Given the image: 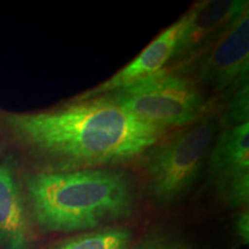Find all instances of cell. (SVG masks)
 Masks as SVG:
<instances>
[{
    "label": "cell",
    "instance_id": "8",
    "mask_svg": "<svg viewBox=\"0 0 249 249\" xmlns=\"http://www.w3.org/2000/svg\"><path fill=\"white\" fill-rule=\"evenodd\" d=\"M247 8L248 1L244 0H208L195 4L186 13V27L173 60L197 55Z\"/></svg>",
    "mask_w": 249,
    "mask_h": 249
},
{
    "label": "cell",
    "instance_id": "12",
    "mask_svg": "<svg viewBox=\"0 0 249 249\" xmlns=\"http://www.w3.org/2000/svg\"><path fill=\"white\" fill-rule=\"evenodd\" d=\"M132 249H191L182 241L169 235L154 234L141 240Z\"/></svg>",
    "mask_w": 249,
    "mask_h": 249
},
{
    "label": "cell",
    "instance_id": "2",
    "mask_svg": "<svg viewBox=\"0 0 249 249\" xmlns=\"http://www.w3.org/2000/svg\"><path fill=\"white\" fill-rule=\"evenodd\" d=\"M37 223L51 232H79L133 214L135 189L123 170L97 167L38 172L26 178Z\"/></svg>",
    "mask_w": 249,
    "mask_h": 249
},
{
    "label": "cell",
    "instance_id": "6",
    "mask_svg": "<svg viewBox=\"0 0 249 249\" xmlns=\"http://www.w3.org/2000/svg\"><path fill=\"white\" fill-rule=\"evenodd\" d=\"M218 194L232 209L249 200V121L223 129L214 139L207 160Z\"/></svg>",
    "mask_w": 249,
    "mask_h": 249
},
{
    "label": "cell",
    "instance_id": "9",
    "mask_svg": "<svg viewBox=\"0 0 249 249\" xmlns=\"http://www.w3.org/2000/svg\"><path fill=\"white\" fill-rule=\"evenodd\" d=\"M29 226L20 187L7 164H0V245L29 249Z\"/></svg>",
    "mask_w": 249,
    "mask_h": 249
},
{
    "label": "cell",
    "instance_id": "5",
    "mask_svg": "<svg viewBox=\"0 0 249 249\" xmlns=\"http://www.w3.org/2000/svg\"><path fill=\"white\" fill-rule=\"evenodd\" d=\"M196 71V82L216 91H234L249 82V8L201 52Z\"/></svg>",
    "mask_w": 249,
    "mask_h": 249
},
{
    "label": "cell",
    "instance_id": "11",
    "mask_svg": "<svg viewBox=\"0 0 249 249\" xmlns=\"http://www.w3.org/2000/svg\"><path fill=\"white\" fill-rule=\"evenodd\" d=\"M249 121V85L241 86L233 91L225 111L220 118L223 129L231 128Z\"/></svg>",
    "mask_w": 249,
    "mask_h": 249
},
{
    "label": "cell",
    "instance_id": "1",
    "mask_svg": "<svg viewBox=\"0 0 249 249\" xmlns=\"http://www.w3.org/2000/svg\"><path fill=\"white\" fill-rule=\"evenodd\" d=\"M14 139L45 161L43 172L112 167L139 157L166 134L101 96L36 113H9Z\"/></svg>",
    "mask_w": 249,
    "mask_h": 249
},
{
    "label": "cell",
    "instance_id": "3",
    "mask_svg": "<svg viewBox=\"0 0 249 249\" xmlns=\"http://www.w3.org/2000/svg\"><path fill=\"white\" fill-rule=\"evenodd\" d=\"M218 124L205 116L151 145L139 157L145 186L160 203L170 204L191 191L207 164Z\"/></svg>",
    "mask_w": 249,
    "mask_h": 249
},
{
    "label": "cell",
    "instance_id": "7",
    "mask_svg": "<svg viewBox=\"0 0 249 249\" xmlns=\"http://www.w3.org/2000/svg\"><path fill=\"white\" fill-rule=\"evenodd\" d=\"M186 22L187 15L185 13L178 21L171 24L156 37L138 57L134 58L133 61H130L128 65L121 68L119 71H117L110 79L102 82L101 85L74 97L71 102L87 101V99L104 96L116 90L126 88L138 81L164 70L173 60L177 45L185 30Z\"/></svg>",
    "mask_w": 249,
    "mask_h": 249
},
{
    "label": "cell",
    "instance_id": "10",
    "mask_svg": "<svg viewBox=\"0 0 249 249\" xmlns=\"http://www.w3.org/2000/svg\"><path fill=\"white\" fill-rule=\"evenodd\" d=\"M132 233L124 229H107L66 239L53 249H128Z\"/></svg>",
    "mask_w": 249,
    "mask_h": 249
},
{
    "label": "cell",
    "instance_id": "13",
    "mask_svg": "<svg viewBox=\"0 0 249 249\" xmlns=\"http://www.w3.org/2000/svg\"><path fill=\"white\" fill-rule=\"evenodd\" d=\"M235 234L238 238L244 242V244L248 245L249 242V213L248 210L241 211L235 218Z\"/></svg>",
    "mask_w": 249,
    "mask_h": 249
},
{
    "label": "cell",
    "instance_id": "4",
    "mask_svg": "<svg viewBox=\"0 0 249 249\" xmlns=\"http://www.w3.org/2000/svg\"><path fill=\"white\" fill-rule=\"evenodd\" d=\"M104 97L141 123L167 133L208 116L210 107L195 80L165 68Z\"/></svg>",
    "mask_w": 249,
    "mask_h": 249
}]
</instances>
